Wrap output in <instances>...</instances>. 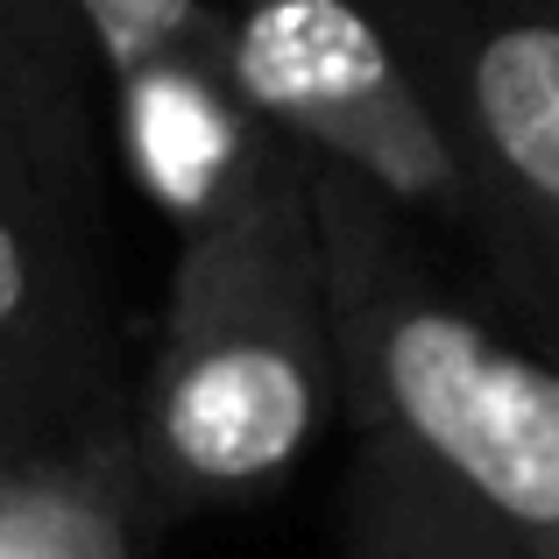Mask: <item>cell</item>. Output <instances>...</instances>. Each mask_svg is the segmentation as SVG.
I'll return each mask as SVG.
<instances>
[{
  "label": "cell",
  "mask_w": 559,
  "mask_h": 559,
  "mask_svg": "<svg viewBox=\"0 0 559 559\" xmlns=\"http://www.w3.org/2000/svg\"><path fill=\"white\" fill-rule=\"evenodd\" d=\"M341 418L326 241L305 156L276 142L213 219L178 234L135 461L156 518L262 496Z\"/></svg>",
  "instance_id": "obj_1"
},
{
  "label": "cell",
  "mask_w": 559,
  "mask_h": 559,
  "mask_svg": "<svg viewBox=\"0 0 559 559\" xmlns=\"http://www.w3.org/2000/svg\"><path fill=\"white\" fill-rule=\"evenodd\" d=\"M326 241L341 411L475 496L532 559H559V347L518 341L425 262L382 191L305 164Z\"/></svg>",
  "instance_id": "obj_2"
},
{
  "label": "cell",
  "mask_w": 559,
  "mask_h": 559,
  "mask_svg": "<svg viewBox=\"0 0 559 559\" xmlns=\"http://www.w3.org/2000/svg\"><path fill=\"white\" fill-rule=\"evenodd\" d=\"M461 156L475 241L538 333L559 312V0H361Z\"/></svg>",
  "instance_id": "obj_3"
},
{
  "label": "cell",
  "mask_w": 559,
  "mask_h": 559,
  "mask_svg": "<svg viewBox=\"0 0 559 559\" xmlns=\"http://www.w3.org/2000/svg\"><path fill=\"white\" fill-rule=\"evenodd\" d=\"M79 57L0 71V453L114 418L99 396V290L85 213Z\"/></svg>",
  "instance_id": "obj_4"
},
{
  "label": "cell",
  "mask_w": 559,
  "mask_h": 559,
  "mask_svg": "<svg viewBox=\"0 0 559 559\" xmlns=\"http://www.w3.org/2000/svg\"><path fill=\"white\" fill-rule=\"evenodd\" d=\"M227 71L241 107L305 164L475 234L461 156L361 0H248L227 14Z\"/></svg>",
  "instance_id": "obj_5"
},
{
  "label": "cell",
  "mask_w": 559,
  "mask_h": 559,
  "mask_svg": "<svg viewBox=\"0 0 559 559\" xmlns=\"http://www.w3.org/2000/svg\"><path fill=\"white\" fill-rule=\"evenodd\" d=\"M114 128H121L128 178L150 191V205L178 219V234L213 219L284 142L241 107L227 64H164L142 79H121Z\"/></svg>",
  "instance_id": "obj_6"
},
{
  "label": "cell",
  "mask_w": 559,
  "mask_h": 559,
  "mask_svg": "<svg viewBox=\"0 0 559 559\" xmlns=\"http://www.w3.org/2000/svg\"><path fill=\"white\" fill-rule=\"evenodd\" d=\"M156 524L128 418L0 453V559H142Z\"/></svg>",
  "instance_id": "obj_7"
},
{
  "label": "cell",
  "mask_w": 559,
  "mask_h": 559,
  "mask_svg": "<svg viewBox=\"0 0 559 559\" xmlns=\"http://www.w3.org/2000/svg\"><path fill=\"white\" fill-rule=\"evenodd\" d=\"M341 546L347 559H532L475 496H461L425 453L390 432L355 439Z\"/></svg>",
  "instance_id": "obj_8"
},
{
  "label": "cell",
  "mask_w": 559,
  "mask_h": 559,
  "mask_svg": "<svg viewBox=\"0 0 559 559\" xmlns=\"http://www.w3.org/2000/svg\"><path fill=\"white\" fill-rule=\"evenodd\" d=\"M107 85L164 64H227V14L213 0H64Z\"/></svg>",
  "instance_id": "obj_9"
},
{
  "label": "cell",
  "mask_w": 559,
  "mask_h": 559,
  "mask_svg": "<svg viewBox=\"0 0 559 559\" xmlns=\"http://www.w3.org/2000/svg\"><path fill=\"white\" fill-rule=\"evenodd\" d=\"M64 43H85L64 0H0V71L28 64V57H50Z\"/></svg>",
  "instance_id": "obj_10"
},
{
  "label": "cell",
  "mask_w": 559,
  "mask_h": 559,
  "mask_svg": "<svg viewBox=\"0 0 559 559\" xmlns=\"http://www.w3.org/2000/svg\"><path fill=\"white\" fill-rule=\"evenodd\" d=\"M538 341H546V347H559V312H552V326H546V333H538Z\"/></svg>",
  "instance_id": "obj_11"
}]
</instances>
